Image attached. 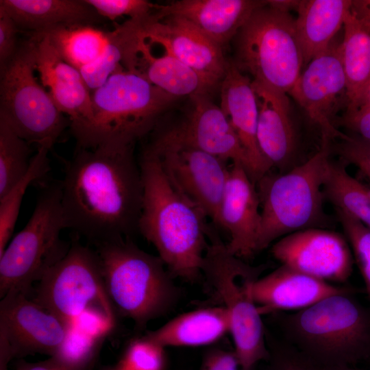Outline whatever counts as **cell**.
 <instances>
[{
	"label": "cell",
	"instance_id": "obj_18",
	"mask_svg": "<svg viewBox=\"0 0 370 370\" xmlns=\"http://www.w3.org/2000/svg\"><path fill=\"white\" fill-rule=\"evenodd\" d=\"M260 224V204L255 183L243 164L231 162L219 215V227L230 236L226 244L229 251L242 259L257 253Z\"/></svg>",
	"mask_w": 370,
	"mask_h": 370
},
{
	"label": "cell",
	"instance_id": "obj_20",
	"mask_svg": "<svg viewBox=\"0 0 370 370\" xmlns=\"http://www.w3.org/2000/svg\"><path fill=\"white\" fill-rule=\"evenodd\" d=\"M252 86L258 108L260 150L271 168L285 170L294 160L298 145L288 95L253 81Z\"/></svg>",
	"mask_w": 370,
	"mask_h": 370
},
{
	"label": "cell",
	"instance_id": "obj_31",
	"mask_svg": "<svg viewBox=\"0 0 370 370\" xmlns=\"http://www.w3.org/2000/svg\"><path fill=\"white\" fill-rule=\"evenodd\" d=\"M49 149L37 148L30 168L23 178L3 198L0 199V255L12 235L24 195L28 187L42 179L50 170Z\"/></svg>",
	"mask_w": 370,
	"mask_h": 370
},
{
	"label": "cell",
	"instance_id": "obj_21",
	"mask_svg": "<svg viewBox=\"0 0 370 370\" xmlns=\"http://www.w3.org/2000/svg\"><path fill=\"white\" fill-rule=\"evenodd\" d=\"M266 1L179 0L154 4L152 16L160 20L169 16L190 22L222 47L234 40L241 28Z\"/></svg>",
	"mask_w": 370,
	"mask_h": 370
},
{
	"label": "cell",
	"instance_id": "obj_14",
	"mask_svg": "<svg viewBox=\"0 0 370 370\" xmlns=\"http://www.w3.org/2000/svg\"><path fill=\"white\" fill-rule=\"evenodd\" d=\"M341 39L336 36L327 49L307 64L288 93L319 127L321 140L332 143L343 134L336 128L335 117L343 99L347 103Z\"/></svg>",
	"mask_w": 370,
	"mask_h": 370
},
{
	"label": "cell",
	"instance_id": "obj_26",
	"mask_svg": "<svg viewBox=\"0 0 370 370\" xmlns=\"http://www.w3.org/2000/svg\"><path fill=\"white\" fill-rule=\"evenodd\" d=\"M134 71L177 99L211 92L200 77L175 57L163 50L162 54L156 55L144 37L138 46Z\"/></svg>",
	"mask_w": 370,
	"mask_h": 370
},
{
	"label": "cell",
	"instance_id": "obj_32",
	"mask_svg": "<svg viewBox=\"0 0 370 370\" xmlns=\"http://www.w3.org/2000/svg\"><path fill=\"white\" fill-rule=\"evenodd\" d=\"M29 145L0 119V199L28 172L33 158Z\"/></svg>",
	"mask_w": 370,
	"mask_h": 370
},
{
	"label": "cell",
	"instance_id": "obj_34",
	"mask_svg": "<svg viewBox=\"0 0 370 370\" xmlns=\"http://www.w3.org/2000/svg\"><path fill=\"white\" fill-rule=\"evenodd\" d=\"M164 347L144 337L128 347L121 365L123 370H162Z\"/></svg>",
	"mask_w": 370,
	"mask_h": 370
},
{
	"label": "cell",
	"instance_id": "obj_13",
	"mask_svg": "<svg viewBox=\"0 0 370 370\" xmlns=\"http://www.w3.org/2000/svg\"><path fill=\"white\" fill-rule=\"evenodd\" d=\"M73 326L26 295L8 293L0 301V370L14 358L57 355Z\"/></svg>",
	"mask_w": 370,
	"mask_h": 370
},
{
	"label": "cell",
	"instance_id": "obj_22",
	"mask_svg": "<svg viewBox=\"0 0 370 370\" xmlns=\"http://www.w3.org/2000/svg\"><path fill=\"white\" fill-rule=\"evenodd\" d=\"M347 291L282 264L256 280L252 286V295L263 314L302 310L325 297Z\"/></svg>",
	"mask_w": 370,
	"mask_h": 370
},
{
	"label": "cell",
	"instance_id": "obj_40",
	"mask_svg": "<svg viewBox=\"0 0 370 370\" xmlns=\"http://www.w3.org/2000/svg\"><path fill=\"white\" fill-rule=\"evenodd\" d=\"M201 370H241L235 352L215 349L205 357Z\"/></svg>",
	"mask_w": 370,
	"mask_h": 370
},
{
	"label": "cell",
	"instance_id": "obj_46",
	"mask_svg": "<svg viewBox=\"0 0 370 370\" xmlns=\"http://www.w3.org/2000/svg\"><path fill=\"white\" fill-rule=\"evenodd\" d=\"M95 362H96V360H94V361L90 364V365L89 366V367H88V369L87 370H94Z\"/></svg>",
	"mask_w": 370,
	"mask_h": 370
},
{
	"label": "cell",
	"instance_id": "obj_29",
	"mask_svg": "<svg viewBox=\"0 0 370 370\" xmlns=\"http://www.w3.org/2000/svg\"><path fill=\"white\" fill-rule=\"evenodd\" d=\"M38 33L47 36L63 60L78 70L99 58L112 36V31L89 25H62Z\"/></svg>",
	"mask_w": 370,
	"mask_h": 370
},
{
	"label": "cell",
	"instance_id": "obj_45",
	"mask_svg": "<svg viewBox=\"0 0 370 370\" xmlns=\"http://www.w3.org/2000/svg\"><path fill=\"white\" fill-rule=\"evenodd\" d=\"M324 370H360L358 369H356L353 367L352 366H341V367H329V368H323Z\"/></svg>",
	"mask_w": 370,
	"mask_h": 370
},
{
	"label": "cell",
	"instance_id": "obj_8",
	"mask_svg": "<svg viewBox=\"0 0 370 370\" xmlns=\"http://www.w3.org/2000/svg\"><path fill=\"white\" fill-rule=\"evenodd\" d=\"M233 62L251 80L288 94L304 66L295 18L265 4L256 9L234 38Z\"/></svg>",
	"mask_w": 370,
	"mask_h": 370
},
{
	"label": "cell",
	"instance_id": "obj_1",
	"mask_svg": "<svg viewBox=\"0 0 370 370\" xmlns=\"http://www.w3.org/2000/svg\"><path fill=\"white\" fill-rule=\"evenodd\" d=\"M134 147H78L65 166L60 184L66 228L95 247L138 232L143 186Z\"/></svg>",
	"mask_w": 370,
	"mask_h": 370
},
{
	"label": "cell",
	"instance_id": "obj_47",
	"mask_svg": "<svg viewBox=\"0 0 370 370\" xmlns=\"http://www.w3.org/2000/svg\"><path fill=\"white\" fill-rule=\"evenodd\" d=\"M116 370H123V369H121V368H119V369H116Z\"/></svg>",
	"mask_w": 370,
	"mask_h": 370
},
{
	"label": "cell",
	"instance_id": "obj_43",
	"mask_svg": "<svg viewBox=\"0 0 370 370\" xmlns=\"http://www.w3.org/2000/svg\"><path fill=\"white\" fill-rule=\"evenodd\" d=\"M300 1L295 0H268L267 3L272 7L282 11L290 12L291 10H296Z\"/></svg>",
	"mask_w": 370,
	"mask_h": 370
},
{
	"label": "cell",
	"instance_id": "obj_10",
	"mask_svg": "<svg viewBox=\"0 0 370 370\" xmlns=\"http://www.w3.org/2000/svg\"><path fill=\"white\" fill-rule=\"evenodd\" d=\"M32 44H20L9 64L0 71V119L29 144L49 150L64 130L66 119L35 77Z\"/></svg>",
	"mask_w": 370,
	"mask_h": 370
},
{
	"label": "cell",
	"instance_id": "obj_2",
	"mask_svg": "<svg viewBox=\"0 0 370 370\" xmlns=\"http://www.w3.org/2000/svg\"><path fill=\"white\" fill-rule=\"evenodd\" d=\"M139 166L143 196L138 232L155 247L172 275L193 281L201 273L208 218L175 188L147 147Z\"/></svg>",
	"mask_w": 370,
	"mask_h": 370
},
{
	"label": "cell",
	"instance_id": "obj_5",
	"mask_svg": "<svg viewBox=\"0 0 370 370\" xmlns=\"http://www.w3.org/2000/svg\"><path fill=\"white\" fill-rule=\"evenodd\" d=\"M331 151L332 143L321 140L306 162L284 173L269 172L256 182L260 204L256 252L288 234L327 222L323 184Z\"/></svg>",
	"mask_w": 370,
	"mask_h": 370
},
{
	"label": "cell",
	"instance_id": "obj_33",
	"mask_svg": "<svg viewBox=\"0 0 370 370\" xmlns=\"http://www.w3.org/2000/svg\"><path fill=\"white\" fill-rule=\"evenodd\" d=\"M335 210L370 300V230L345 212Z\"/></svg>",
	"mask_w": 370,
	"mask_h": 370
},
{
	"label": "cell",
	"instance_id": "obj_12",
	"mask_svg": "<svg viewBox=\"0 0 370 370\" xmlns=\"http://www.w3.org/2000/svg\"><path fill=\"white\" fill-rule=\"evenodd\" d=\"M147 147L157 156L175 188L219 227L227 162L162 132Z\"/></svg>",
	"mask_w": 370,
	"mask_h": 370
},
{
	"label": "cell",
	"instance_id": "obj_7",
	"mask_svg": "<svg viewBox=\"0 0 370 370\" xmlns=\"http://www.w3.org/2000/svg\"><path fill=\"white\" fill-rule=\"evenodd\" d=\"M108 297L121 314L144 326L172 306L177 289L158 256L138 248L131 239L96 247Z\"/></svg>",
	"mask_w": 370,
	"mask_h": 370
},
{
	"label": "cell",
	"instance_id": "obj_44",
	"mask_svg": "<svg viewBox=\"0 0 370 370\" xmlns=\"http://www.w3.org/2000/svg\"><path fill=\"white\" fill-rule=\"evenodd\" d=\"M370 107V82L364 89L354 109Z\"/></svg>",
	"mask_w": 370,
	"mask_h": 370
},
{
	"label": "cell",
	"instance_id": "obj_15",
	"mask_svg": "<svg viewBox=\"0 0 370 370\" xmlns=\"http://www.w3.org/2000/svg\"><path fill=\"white\" fill-rule=\"evenodd\" d=\"M271 251L282 265L329 283L345 282L353 270L354 256L345 235L321 227L288 234L275 241Z\"/></svg>",
	"mask_w": 370,
	"mask_h": 370
},
{
	"label": "cell",
	"instance_id": "obj_9",
	"mask_svg": "<svg viewBox=\"0 0 370 370\" xmlns=\"http://www.w3.org/2000/svg\"><path fill=\"white\" fill-rule=\"evenodd\" d=\"M60 182L40 190L25 226L0 255V298L10 293L30 297L34 284L69 251L62 239L66 228L61 201Z\"/></svg>",
	"mask_w": 370,
	"mask_h": 370
},
{
	"label": "cell",
	"instance_id": "obj_28",
	"mask_svg": "<svg viewBox=\"0 0 370 370\" xmlns=\"http://www.w3.org/2000/svg\"><path fill=\"white\" fill-rule=\"evenodd\" d=\"M148 18L129 19L115 25L111 41L101 56L79 70L90 92L103 85L122 66L134 71L138 46L143 38L144 23Z\"/></svg>",
	"mask_w": 370,
	"mask_h": 370
},
{
	"label": "cell",
	"instance_id": "obj_19",
	"mask_svg": "<svg viewBox=\"0 0 370 370\" xmlns=\"http://www.w3.org/2000/svg\"><path fill=\"white\" fill-rule=\"evenodd\" d=\"M220 108L236 134L249 161L250 177L256 184L271 169L257 140L258 108L251 79L229 61L220 84Z\"/></svg>",
	"mask_w": 370,
	"mask_h": 370
},
{
	"label": "cell",
	"instance_id": "obj_11",
	"mask_svg": "<svg viewBox=\"0 0 370 370\" xmlns=\"http://www.w3.org/2000/svg\"><path fill=\"white\" fill-rule=\"evenodd\" d=\"M30 296L44 308L74 325L86 313L114 324V307L107 294L96 249L73 241L65 256L37 282Z\"/></svg>",
	"mask_w": 370,
	"mask_h": 370
},
{
	"label": "cell",
	"instance_id": "obj_4",
	"mask_svg": "<svg viewBox=\"0 0 370 370\" xmlns=\"http://www.w3.org/2000/svg\"><path fill=\"white\" fill-rule=\"evenodd\" d=\"M176 100L138 71L122 66L91 92L92 119L72 134L78 147L135 145Z\"/></svg>",
	"mask_w": 370,
	"mask_h": 370
},
{
	"label": "cell",
	"instance_id": "obj_3",
	"mask_svg": "<svg viewBox=\"0 0 370 370\" xmlns=\"http://www.w3.org/2000/svg\"><path fill=\"white\" fill-rule=\"evenodd\" d=\"M286 341L322 368L352 366L370 355V312L349 291L283 315Z\"/></svg>",
	"mask_w": 370,
	"mask_h": 370
},
{
	"label": "cell",
	"instance_id": "obj_16",
	"mask_svg": "<svg viewBox=\"0 0 370 370\" xmlns=\"http://www.w3.org/2000/svg\"><path fill=\"white\" fill-rule=\"evenodd\" d=\"M143 36L195 71L210 92L220 86L229 62L223 47L190 22L176 16L155 20L151 14L144 23Z\"/></svg>",
	"mask_w": 370,
	"mask_h": 370
},
{
	"label": "cell",
	"instance_id": "obj_24",
	"mask_svg": "<svg viewBox=\"0 0 370 370\" xmlns=\"http://www.w3.org/2000/svg\"><path fill=\"white\" fill-rule=\"evenodd\" d=\"M351 0H301L296 10L295 27L304 65L323 53L343 27Z\"/></svg>",
	"mask_w": 370,
	"mask_h": 370
},
{
	"label": "cell",
	"instance_id": "obj_27",
	"mask_svg": "<svg viewBox=\"0 0 370 370\" xmlns=\"http://www.w3.org/2000/svg\"><path fill=\"white\" fill-rule=\"evenodd\" d=\"M341 49L347 82L346 110H350L370 82V21L351 9L344 23Z\"/></svg>",
	"mask_w": 370,
	"mask_h": 370
},
{
	"label": "cell",
	"instance_id": "obj_39",
	"mask_svg": "<svg viewBox=\"0 0 370 370\" xmlns=\"http://www.w3.org/2000/svg\"><path fill=\"white\" fill-rule=\"evenodd\" d=\"M338 124L349 130L352 135L370 142V107L345 110L336 120V125Z\"/></svg>",
	"mask_w": 370,
	"mask_h": 370
},
{
	"label": "cell",
	"instance_id": "obj_37",
	"mask_svg": "<svg viewBox=\"0 0 370 370\" xmlns=\"http://www.w3.org/2000/svg\"><path fill=\"white\" fill-rule=\"evenodd\" d=\"M271 348L268 370H324L286 341Z\"/></svg>",
	"mask_w": 370,
	"mask_h": 370
},
{
	"label": "cell",
	"instance_id": "obj_30",
	"mask_svg": "<svg viewBox=\"0 0 370 370\" xmlns=\"http://www.w3.org/2000/svg\"><path fill=\"white\" fill-rule=\"evenodd\" d=\"M325 199L370 230V186L352 176L344 163L330 159L324 184Z\"/></svg>",
	"mask_w": 370,
	"mask_h": 370
},
{
	"label": "cell",
	"instance_id": "obj_35",
	"mask_svg": "<svg viewBox=\"0 0 370 370\" xmlns=\"http://www.w3.org/2000/svg\"><path fill=\"white\" fill-rule=\"evenodd\" d=\"M103 18L114 21L121 16L140 20L148 18L154 3L145 0H85Z\"/></svg>",
	"mask_w": 370,
	"mask_h": 370
},
{
	"label": "cell",
	"instance_id": "obj_41",
	"mask_svg": "<svg viewBox=\"0 0 370 370\" xmlns=\"http://www.w3.org/2000/svg\"><path fill=\"white\" fill-rule=\"evenodd\" d=\"M86 369V370H87ZM16 370H78L68 365L60 358L53 356L49 359L38 362H27L19 360Z\"/></svg>",
	"mask_w": 370,
	"mask_h": 370
},
{
	"label": "cell",
	"instance_id": "obj_25",
	"mask_svg": "<svg viewBox=\"0 0 370 370\" xmlns=\"http://www.w3.org/2000/svg\"><path fill=\"white\" fill-rule=\"evenodd\" d=\"M230 333V321L222 306L200 308L180 314L146 338L162 347L210 345Z\"/></svg>",
	"mask_w": 370,
	"mask_h": 370
},
{
	"label": "cell",
	"instance_id": "obj_17",
	"mask_svg": "<svg viewBox=\"0 0 370 370\" xmlns=\"http://www.w3.org/2000/svg\"><path fill=\"white\" fill-rule=\"evenodd\" d=\"M190 99L193 108L185 119L162 132L226 162L241 163L250 176L247 156L220 106L212 101L208 94Z\"/></svg>",
	"mask_w": 370,
	"mask_h": 370
},
{
	"label": "cell",
	"instance_id": "obj_38",
	"mask_svg": "<svg viewBox=\"0 0 370 370\" xmlns=\"http://www.w3.org/2000/svg\"><path fill=\"white\" fill-rule=\"evenodd\" d=\"M19 32L11 16L0 8V71L9 64L18 51Z\"/></svg>",
	"mask_w": 370,
	"mask_h": 370
},
{
	"label": "cell",
	"instance_id": "obj_23",
	"mask_svg": "<svg viewBox=\"0 0 370 370\" xmlns=\"http://www.w3.org/2000/svg\"><path fill=\"white\" fill-rule=\"evenodd\" d=\"M19 31L41 32L62 25H95L103 19L85 0H1Z\"/></svg>",
	"mask_w": 370,
	"mask_h": 370
},
{
	"label": "cell",
	"instance_id": "obj_42",
	"mask_svg": "<svg viewBox=\"0 0 370 370\" xmlns=\"http://www.w3.org/2000/svg\"><path fill=\"white\" fill-rule=\"evenodd\" d=\"M351 11L370 21V0L352 1Z\"/></svg>",
	"mask_w": 370,
	"mask_h": 370
},
{
	"label": "cell",
	"instance_id": "obj_6",
	"mask_svg": "<svg viewBox=\"0 0 370 370\" xmlns=\"http://www.w3.org/2000/svg\"><path fill=\"white\" fill-rule=\"evenodd\" d=\"M207 238L201 274L229 314L240 369L254 370L270 357L262 314L252 295L253 284L263 267L250 266L231 253L213 223L209 225Z\"/></svg>",
	"mask_w": 370,
	"mask_h": 370
},
{
	"label": "cell",
	"instance_id": "obj_36",
	"mask_svg": "<svg viewBox=\"0 0 370 370\" xmlns=\"http://www.w3.org/2000/svg\"><path fill=\"white\" fill-rule=\"evenodd\" d=\"M334 141L332 151L334 150L344 162L356 166L370 184V142L345 133Z\"/></svg>",
	"mask_w": 370,
	"mask_h": 370
}]
</instances>
